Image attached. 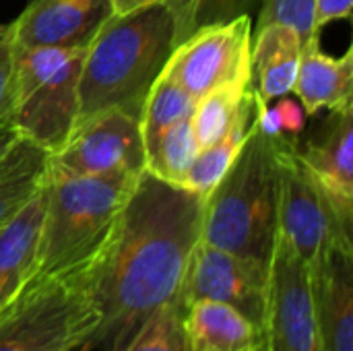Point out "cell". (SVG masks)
Listing matches in <instances>:
<instances>
[{
    "label": "cell",
    "mask_w": 353,
    "mask_h": 351,
    "mask_svg": "<svg viewBox=\"0 0 353 351\" xmlns=\"http://www.w3.org/2000/svg\"><path fill=\"white\" fill-rule=\"evenodd\" d=\"M95 327L85 269L33 277L0 317V351H81Z\"/></svg>",
    "instance_id": "obj_5"
},
{
    "label": "cell",
    "mask_w": 353,
    "mask_h": 351,
    "mask_svg": "<svg viewBox=\"0 0 353 351\" xmlns=\"http://www.w3.org/2000/svg\"><path fill=\"white\" fill-rule=\"evenodd\" d=\"M12 54L14 46L8 35V25L0 29V122H8L12 108Z\"/></svg>",
    "instance_id": "obj_27"
},
{
    "label": "cell",
    "mask_w": 353,
    "mask_h": 351,
    "mask_svg": "<svg viewBox=\"0 0 353 351\" xmlns=\"http://www.w3.org/2000/svg\"><path fill=\"white\" fill-rule=\"evenodd\" d=\"M300 141H288L279 151V232L310 267L335 244H352L353 228L345 225L325 188L298 157Z\"/></svg>",
    "instance_id": "obj_6"
},
{
    "label": "cell",
    "mask_w": 353,
    "mask_h": 351,
    "mask_svg": "<svg viewBox=\"0 0 353 351\" xmlns=\"http://www.w3.org/2000/svg\"><path fill=\"white\" fill-rule=\"evenodd\" d=\"M196 101L188 91H184L174 79L168 74H159L153 83L147 101L141 114V132L145 141V151H153L163 132L174 124L192 118L196 110Z\"/></svg>",
    "instance_id": "obj_21"
},
{
    "label": "cell",
    "mask_w": 353,
    "mask_h": 351,
    "mask_svg": "<svg viewBox=\"0 0 353 351\" xmlns=\"http://www.w3.org/2000/svg\"><path fill=\"white\" fill-rule=\"evenodd\" d=\"M52 153L17 134L0 155V228L6 225L46 184Z\"/></svg>",
    "instance_id": "obj_19"
},
{
    "label": "cell",
    "mask_w": 353,
    "mask_h": 351,
    "mask_svg": "<svg viewBox=\"0 0 353 351\" xmlns=\"http://www.w3.org/2000/svg\"><path fill=\"white\" fill-rule=\"evenodd\" d=\"M174 21V48L207 25L256 17L261 0H161Z\"/></svg>",
    "instance_id": "obj_23"
},
{
    "label": "cell",
    "mask_w": 353,
    "mask_h": 351,
    "mask_svg": "<svg viewBox=\"0 0 353 351\" xmlns=\"http://www.w3.org/2000/svg\"><path fill=\"white\" fill-rule=\"evenodd\" d=\"M139 176L48 172L46 215L33 277L83 271L105 244Z\"/></svg>",
    "instance_id": "obj_4"
},
{
    "label": "cell",
    "mask_w": 353,
    "mask_h": 351,
    "mask_svg": "<svg viewBox=\"0 0 353 351\" xmlns=\"http://www.w3.org/2000/svg\"><path fill=\"white\" fill-rule=\"evenodd\" d=\"M250 89L252 77H238L211 89L196 101L192 126L201 149L223 137Z\"/></svg>",
    "instance_id": "obj_22"
},
{
    "label": "cell",
    "mask_w": 353,
    "mask_h": 351,
    "mask_svg": "<svg viewBox=\"0 0 353 351\" xmlns=\"http://www.w3.org/2000/svg\"><path fill=\"white\" fill-rule=\"evenodd\" d=\"M263 331L265 351H321L312 308L310 271L281 232H277L269 265Z\"/></svg>",
    "instance_id": "obj_9"
},
{
    "label": "cell",
    "mask_w": 353,
    "mask_h": 351,
    "mask_svg": "<svg viewBox=\"0 0 353 351\" xmlns=\"http://www.w3.org/2000/svg\"><path fill=\"white\" fill-rule=\"evenodd\" d=\"M308 271L321 351H353V246H331Z\"/></svg>",
    "instance_id": "obj_12"
},
{
    "label": "cell",
    "mask_w": 353,
    "mask_h": 351,
    "mask_svg": "<svg viewBox=\"0 0 353 351\" xmlns=\"http://www.w3.org/2000/svg\"><path fill=\"white\" fill-rule=\"evenodd\" d=\"M254 19L252 31L265 25H285L298 33L302 46L321 35L316 27V0H261Z\"/></svg>",
    "instance_id": "obj_26"
},
{
    "label": "cell",
    "mask_w": 353,
    "mask_h": 351,
    "mask_svg": "<svg viewBox=\"0 0 353 351\" xmlns=\"http://www.w3.org/2000/svg\"><path fill=\"white\" fill-rule=\"evenodd\" d=\"M43 215L46 184L6 225L0 228V317L33 279Z\"/></svg>",
    "instance_id": "obj_15"
},
{
    "label": "cell",
    "mask_w": 353,
    "mask_h": 351,
    "mask_svg": "<svg viewBox=\"0 0 353 351\" xmlns=\"http://www.w3.org/2000/svg\"><path fill=\"white\" fill-rule=\"evenodd\" d=\"M124 351H188L184 306L174 304L151 314Z\"/></svg>",
    "instance_id": "obj_25"
},
{
    "label": "cell",
    "mask_w": 353,
    "mask_h": 351,
    "mask_svg": "<svg viewBox=\"0 0 353 351\" xmlns=\"http://www.w3.org/2000/svg\"><path fill=\"white\" fill-rule=\"evenodd\" d=\"M275 101L277 103L273 108L277 110V116L281 120L283 134L290 137V139H294V141H300V134L304 132L306 118H308V114L304 112L302 103L300 101H294L290 95L277 97Z\"/></svg>",
    "instance_id": "obj_28"
},
{
    "label": "cell",
    "mask_w": 353,
    "mask_h": 351,
    "mask_svg": "<svg viewBox=\"0 0 353 351\" xmlns=\"http://www.w3.org/2000/svg\"><path fill=\"white\" fill-rule=\"evenodd\" d=\"M263 351H265V350H263Z\"/></svg>",
    "instance_id": "obj_33"
},
{
    "label": "cell",
    "mask_w": 353,
    "mask_h": 351,
    "mask_svg": "<svg viewBox=\"0 0 353 351\" xmlns=\"http://www.w3.org/2000/svg\"><path fill=\"white\" fill-rule=\"evenodd\" d=\"M288 141L294 139H271L252 124L240 153L205 197L203 242L271 265L279 232V151Z\"/></svg>",
    "instance_id": "obj_3"
},
{
    "label": "cell",
    "mask_w": 353,
    "mask_h": 351,
    "mask_svg": "<svg viewBox=\"0 0 353 351\" xmlns=\"http://www.w3.org/2000/svg\"><path fill=\"white\" fill-rule=\"evenodd\" d=\"M302 54V39L292 27L265 25L252 31L250 72L256 95L271 103L290 95L296 83Z\"/></svg>",
    "instance_id": "obj_18"
},
{
    "label": "cell",
    "mask_w": 353,
    "mask_h": 351,
    "mask_svg": "<svg viewBox=\"0 0 353 351\" xmlns=\"http://www.w3.org/2000/svg\"><path fill=\"white\" fill-rule=\"evenodd\" d=\"M172 50L174 21L163 2L128 14H110L83 56L77 122L110 110L141 120L147 95Z\"/></svg>",
    "instance_id": "obj_2"
},
{
    "label": "cell",
    "mask_w": 353,
    "mask_h": 351,
    "mask_svg": "<svg viewBox=\"0 0 353 351\" xmlns=\"http://www.w3.org/2000/svg\"><path fill=\"white\" fill-rule=\"evenodd\" d=\"M254 118H256V99H254V89H250L238 114L234 116L232 124L223 132V137L199 151L186 176L184 188L207 197L215 188V184L223 178V174L228 172L236 155L240 153L244 141L248 139L252 130Z\"/></svg>",
    "instance_id": "obj_20"
},
{
    "label": "cell",
    "mask_w": 353,
    "mask_h": 351,
    "mask_svg": "<svg viewBox=\"0 0 353 351\" xmlns=\"http://www.w3.org/2000/svg\"><path fill=\"white\" fill-rule=\"evenodd\" d=\"M292 91L298 95L308 116L321 110H353V48L343 56L333 58L321 50L319 37L306 41Z\"/></svg>",
    "instance_id": "obj_16"
},
{
    "label": "cell",
    "mask_w": 353,
    "mask_h": 351,
    "mask_svg": "<svg viewBox=\"0 0 353 351\" xmlns=\"http://www.w3.org/2000/svg\"><path fill=\"white\" fill-rule=\"evenodd\" d=\"M14 139H17V130L8 122H0V155L10 147Z\"/></svg>",
    "instance_id": "obj_31"
},
{
    "label": "cell",
    "mask_w": 353,
    "mask_h": 351,
    "mask_svg": "<svg viewBox=\"0 0 353 351\" xmlns=\"http://www.w3.org/2000/svg\"><path fill=\"white\" fill-rule=\"evenodd\" d=\"M269 265L232 254L207 242H199L192 252L182 304L213 300L228 304L263 327L267 314Z\"/></svg>",
    "instance_id": "obj_10"
},
{
    "label": "cell",
    "mask_w": 353,
    "mask_h": 351,
    "mask_svg": "<svg viewBox=\"0 0 353 351\" xmlns=\"http://www.w3.org/2000/svg\"><path fill=\"white\" fill-rule=\"evenodd\" d=\"M112 14L108 0H33L8 25L14 48L87 46Z\"/></svg>",
    "instance_id": "obj_13"
},
{
    "label": "cell",
    "mask_w": 353,
    "mask_h": 351,
    "mask_svg": "<svg viewBox=\"0 0 353 351\" xmlns=\"http://www.w3.org/2000/svg\"><path fill=\"white\" fill-rule=\"evenodd\" d=\"M145 170L141 120L120 110L77 122L66 143L50 157V172L62 176H141Z\"/></svg>",
    "instance_id": "obj_7"
},
{
    "label": "cell",
    "mask_w": 353,
    "mask_h": 351,
    "mask_svg": "<svg viewBox=\"0 0 353 351\" xmlns=\"http://www.w3.org/2000/svg\"><path fill=\"white\" fill-rule=\"evenodd\" d=\"M188 351H263L265 331L240 310L213 302L194 300L184 308Z\"/></svg>",
    "instance_id": "obj_17"
},
{
    "label": "cell",
    "mask_w": 353,
    "mask_h": 351,
    "mask_svg": "<svg viewBox=\"0 0 353 351\" xmlns=\"http://www.w3.org/2000/svg\"><path fill=\"white\" fill-rule=\"evenodd\" d=\"M298 157L329 194L341 221L353 228V110L331 112Z\"/></svg>",
    "instance_id": "obj_14"
},
{
    "label": "cell",
    "mask_w": 353,
    "mask_h": 351,
    "mask_svg": "<svg viewBox=\"0 0 353 351\" xmlns=\"http://www.w3.org/2000/svg\"><path fill=\"white\" fill-rule=\"evenodd\" d=\"M353 0H316V27L319 31L333 21L352 19Z\"/></svg>",
    "instance_id": "obj_29"
},
{
    "label": "cell",
    "mask_w": 353,
    "mask_h": 351,
    "mask_svg": "<svg viewBox=\"0 0 353 351\" xmlns=\"http://www.w3.org/2000/svg\"><path fill=\"white\" fill-rule=\"evenodd\" d=\"M87 48H79L50 77L12 103L8 124L50 153L70 137L79 118V79Z\"/></svg>",
    "instance_id": "obj_11"
},
{
    "label": "cell",
    "mask_w": 353,
    "mask_h": 351,
    "mask_svg": "<svg viewBox=\"0 0 353 351\" xmlns=\"http://www.w3.org/2000/svg\"><path fill=\"white\" fill-rule=\"evenodd\" d=\"M252 17L242 14L228 23L199 29L172 50L163 74L174 79L194 99L232 79L252 77Z\"/></svg>",
    "instance_id": "obj_8"
},
{
    "label": "cell",
    "mask_w": 353,
    "mask_h": 351,
    "mask_svg": "<svg viewBox=\"0 0 353 351\" xmlns=\"http://www.w3.org/2000/svg\"><path fill=\"white\" fill-rule=\"evenodd\" d=\"M0 29H2V25H0Z\"/></svg>",
    "instance_id": "obj_32"
},
{
    "label": "cell",
    "mask_w": 353,
    "mask_h": 351,
    "mask_svg": "<svg viewBox=\"0 0 353 351\" xmlns=\"http://www.w3.org/2000/svg\"><path fill=\"white\" fill-rule=\"evenodd\" d=\"M161 0H108L112 14H128L132 10L151 6V4H159Z\"/></svg>",
    "instance_id": "obj_30"
},
{
    "label": "cell",
    "mask_w": 353,
    "mask_h": 351,
    "mask_svg": "<svg viewBox=\"0 0 353 351\" xmlns=\"http://www.w3.org/2000/svg\"><path fill=\"white\" fill-rule=\"evenodd\" d=\"M199 151L201 145L194 134L192 118H186L168 128L153 151L147 153V172L168 184L184 186Z\"/></svg>",
    "instance_id": "obj_24"
},
{
    "label": "cell",
    "mask_w": 353,
    "mask_h": 351,
    "mask_svg": "<svg viewBox=\"0 0 353 351\" xmlns=\"http://www.w3.org/2000/svg\"><path fill=\"white\" fill-rule=\"evenodd\" d=\"M205 197L139 176L112 234L85 267L97 327L81 351H124L157 310L182 304L194 248L203 238Z\"/></svg>",
    "instance_id": "obj_1"
}]
</instances>
